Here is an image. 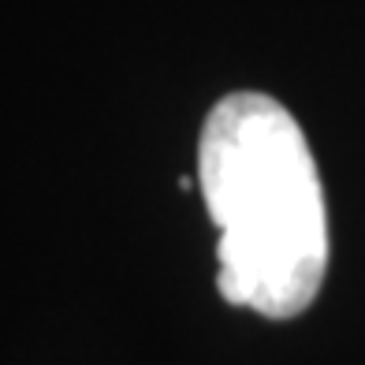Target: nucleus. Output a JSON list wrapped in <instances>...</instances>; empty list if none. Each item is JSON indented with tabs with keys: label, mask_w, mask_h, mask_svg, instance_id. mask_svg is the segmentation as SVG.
Wrapping results in <instances>:
<instances>
[{
	"label": "nucleus",
	"mask_w": 365,
	"mask_h": 365,
	"mask_svg": "<svg viewBox=\"0 0 365 365\" xmlns=\"http://www.w3.org/2000/svg\"><path fill=\"white\" fill-rule=\"evenodd\" d=\"M197 187L217 227V291L269 321L306 313L328 276V205L306 130L261 90L209 108Z\"/></svg>",
	"instance_id": "1"
}]
</instances>
